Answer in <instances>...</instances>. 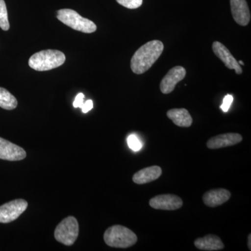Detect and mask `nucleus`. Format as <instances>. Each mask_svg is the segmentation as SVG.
<instances>
[{"instance_id": "nucleus-16", "label": "nucleus", "mask_w": 251, "mask_h": 251, "mask_svg": "<svg viewBox=\"0 0 251 251\" xmlns=\"http://www.w3.org/2000/svg\"><path fill=\"white\" fill-rule=\"evenodd\" d=\"M167 116L173 122L175 125L179 127L191 126L193 124L192 117L185 108H174L168 110Z\"/></svg>"}, {"instance_id": "nucleus-2", "label": "nucleus", "mask_w": 251, "mask_h": 251, "mask_svg": "<svg viewBox=\"0 0 251 251\" xmlns=\"http://www.w3.org/2000/svg\"><path fill=\"white\" fill-rule=\"evenodd\" d=\"M65 60V55L62 52L46 50L33 54L29 59V66L38 72H45L60 67Z\"/></svg>"}, {"instance_id": "nucleus-4", "label": "nucleus", "mask_w": 251, "mask_h": 251, "mask_svg": "<svg viewBox=\"0 0 251 251\" xmlns=\"http://www.w3.org/2000/svg\"><path fill=\"white\" fill-rule=\"evenodd\" d=\"M57 19L75 30L84 33H93L97 29L95 23L87 18L82 17L74 10L60 9L57 11Z\"/></svg>"}, {"instance_id": "nucleus-9", "label": "nucleus", "mask_w": 251, "mask_h": 251, "mask_svg": "<svg viewBox=\"0 0 251 251\" xmlns=\"http://www.w3.org/2000/svg\"><path fill=\"white\" fill-rule=\"evenodd\" d=\"M186 69L182 67H175L171 69L162 79L160 89L162 93L168 94L174 91L176 84L186 76Z\"/></svg>"}, {"instance_id": "nucleus-5", "label": "nucleus", "mask_w": 251, "mask_h": 251, "mask_svg": "<svg viewBox=\"0 0 251 251\" xmlns=\"http://www.w3.org/2000/svg\"><path fill=\"white\" fill-rule=\"evenodd\" d=\"M79 234V224L74 216L62 220L54 230V238L61 244L72 246L76 241Z\"/></svg>"}, {"instance_id": "nucleus-11", "label": "nucleus", "mask_w": 251, "mask_h": 251, "mask_svg": "<svg viewBox=\"0 0 251 251\" xmlns=\"http://www.w3.org/2000/svg\"><path fill=\"white\" fill-rule=\"evenodd\" d=\"M242 135L239 133H229L216 135L212 137L206 143V147L210 150L234 146L242 141Z\"/></svg>"}, {"instance_id": "nucleus-6", "label": "nucleus", "mask_w": 251, "mask_h": 251, "mask_svg": "<svg viewBox=\"0 0 251 251\" xmlns=\"http://www.w3.org/2000/svg\"><path fill=\"white\" fill-rule=\"evenodd\" d=\"M28 203L23 199H16L0 206V223L9 224L20 217L27 209Z\"/></svg>"}, {"instance_id": "nucleus-3", "label": "nucleus", "mask_w": 251, "mask_h": 251, "mask_svg": "<svg viewBox=\"0 0 251 251\" xmlns=\"http://www.w3.org/2000/svg\"><path fill=\"white\" fill-rule=\"evenodd\" d=\"M103 239L109 247L120 249L132 247L138 241V237L133 231L120 225H115L107 229Z\"/></svg>"}, {"instance_id": "nucleus-1", "label": "nucleus", "mask_w": 251, "mask_h": 251, "mask_svg": "<svg viewBox=\"0 0 251 251\" xmlns=\"http://www.w3.org/2000/svg\"><path fill=\"white\" fill-rule=\"evenodd\" d=\"M164 49L161 41H149L142 46L130 60V69L135 74H143L148 71L159 58Z\"/></svg>"}, {"instance_id": "nucleus-12", "label": "nucleus", "mask_w": 251, "mask_h": 251, "mask_svg": "<svg viewBox=\"0 0 251 251\" xmlns=\"http://www.w3.org/2000/svg\"><path fill=\"white\" fill-rule=\"evenodd\" d=\"M231 11L234 21L241 26H247L251 21V12L246 0H230Z\"/></svg>"}, {"instance_id": "nucleus-25", "label": "nucleus", "mask_w": 251, "mask_h": 251, "mask_svg": "<svg viewBox=\"0 0 251 251\" xmlns=\"http://www.w3.org/2000/svg\"><path fill=\"white\" fill-rule=\"evenodd\" d=\"M238 63H239V65H243V66L244 65V63L242 61H239V62H238Z\"/></svg>"}, {"instance_id": "nucleus-23", "label": "nucleus", "mask_w": 251, "mask_h": 251, "mask_svg": "<svg viewBox=\"0 0 251 251\" xmlns=\"http://www.w3.org/2000/svg\"><path fill=\"white\" fill-rule=\"evenodd\" d=\"M92 108H93V101L92 100H87V101L84 102L83 105L81 107L83 113H87Z\"/></svg>"}, {"instance_id": "nucleus-14", "label": "nucleus", "mask_w": 251, "mask_h": 251, "mask_svg": "<svg viewBox=\"0 0 251 251\" xmlns=\"http://www.w3.org/2000/svg\"><path fill=\"white\" fill-rule=\"evenodd\" d=\"M162 175L161 167L153 166L143 168L133 176V182L137 184H145L158 179Z\"/></svg>"}, {"instance_id": "nucleus-21", "label": "nucleus", "mask_w": 251, "mask_h": 251, "mask_svg": "<svg viewBox=\"0 0 251 251\" xmlns=\"http://www.w3.org/2000/svg\"><path fill=\"white\" fill-rule=\"evenodd\" d=\"M232 101H233V97H232V95L227 94V95L225 97L222 105H221L220 108H221L223 111L227 112L228 111L229 108H230V105L232 103Z\"/></svg>"}, {"instance_id": "nucleus-7", "label": "nucleus", "mask_w": 251, "mask_h": 251, "mask_svg": "<svg viewBox=\"0 0 251 251\" xmlns=\"http://www.w3.org/2000/svg\"><path fill=\"white\" fill-rule=\"evenodd\" d=\"M150 205L155 209L174 211L183 206V201L181 198L175 195H159L150 200Z\"/></svg>"}, {"instance_id": "nucleus-10", "label": "nucleus", "mask_w": 251, "mask_h": 251, "mask_svg": "<svg viewBox=\"0 0 251 251\" xmlns=\"http://www.w3.org/2000/svg\"><path fill=\"white\" fill-rule=\"evenodd\" d=\"M212 49L214 54L224 63L227 69H234L237 74H239V75L242 74V67L239 65L237 59L234 58L231 52H229V50L226 48V46L219 41H214L213 43Z\"/></svg>"}, {"instance_id": "nucleus-8", "label": "nucleus", "mask_w": 251, "mask_h": 251, "mask_svg": "<svg viewBox=\"0 0 251 251\" xmlns=\"http://www.w3.org/2000/svg\"><path fill=\"white\" fill-rule=\"evenodd\" d=\"M27 156L24 149L0 138V159L9 161H22Z\"/></svg>"}, {"instance_id": "nucleus-22", "label": "nucleus", "mask_w": 251, "mask_h": 251, "mask_svg": "<svg viewBox=\"0 0 251 251\" xmlns=\"http://www.w3.org/2000/svg\"><path fill=\"white\" fill-rule=\"evenodd\" d=\"M84 98H85V95L82 93L77 94L76 97H75V100L74 102V108H77L82 106L84 103Z\"/></svg>"}, {"instance_id": "nucleus-18", "label": "nucleus", "mask_w": 251, "mask_h": 251, "mask_svg": "<svg viewBox=\"0 0 251 251\" xmlns=\"http://www.w3.org/2000/svg\"><path fill=\"white\" fill-rule=\"evenodd\" d=\"M0 28L4 31H8L10 28L7 9L4 0H0Z\"/></svg>"}, {"instance_id": "nucleus-20", "label": "nucleus", "mask_w": 251, "mask_h": 251, "mask_svg": "<svg viewBox=\"0 0 251 251\" xmlns=\"http://www.w3.org/2000/svg\"><path fill=\"white\" fill-rule=\"evenodd\" d=\"M127 142H128V145L129 148L131 149L132 150H133V151H139L142 148L141 143H140V140H138V138L134 135H129L128 139H127Z\"/></svg>"}, {"instance_id": "nucleus-24", "label": "nucleus", "mask_w": 251, "mask_h": 251, "mask_svg": "<svg viewBox=\"0 0 251 251\" xmlns=\"http://www.w3.org/2000/svg\"><path fill=\"white\" fill-rule=\"evenodd\" d=\"M248 247L249 248V250L251 251V235L249 234V237H248Z\"/></svg>"}, {"instance_id": "nucleus-13", "label": "nucleus", "mask_w": 251, "mask_h": 251, "mask_svg": "<svg viewBox=\"0 0 251 251\" xmlns=\"http://www.w3.org/2000/svg\"><path fill=\"white\" fill-rule=\"evenodd\" d=\"M231 197V193L225 188L210 190L203 195L204 204L209 207H216L227 202Z\"/></svg>"}, {"instance_id": "nucleus-15", "label": "nucleus", "mask_w": 251, "mask_h": 251, "mask_svg": "<svg viewBox=\"0 0 251 251\" xmlns=\"http://www.w3.org/2000/svg\"><path fill=\"white\" fill-rule=\"evenodd\" d=\"M195 247L201 251H214L222 250L224 244L218 236L208 234L204 237L198 238L194 242Z\"/></svg>"}, {"instance_id": "nucleus-17", "label": "nucleus", "mask_w": 251, "mask_h": 251, "mask_svg": "<svg viewBox=\"0 0 251 251\" xmlns=\"http://www.w3.org/2000/svg\"><path fill=\"white\" fill-rule=\"evenodd\" d=\"M18 105V100L13 94L6 89L0 87V108L11 110Z\"/></svg>"}, {"instance_id": "nucleus-19", "label": "nucleus", "mask_w": 251, "mask_h": 251, "mask_svg": "<svg viewBox=\"0 0 251 251\" xmlns=\"http://www.w3.org/2000/svg\"><path fill=\"white\" fill-rule=\"evenodd\" d=\"M116 1L122 6L130 9H138L143 2V0H116Z\"/></svg>"}]
</instances>
